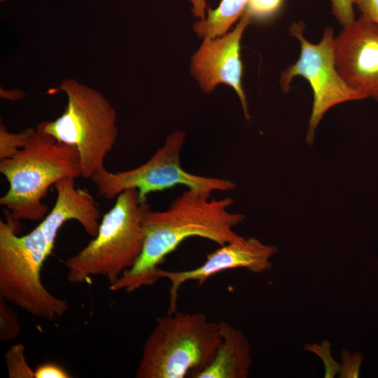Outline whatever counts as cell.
Listing matches in <instances>:
<instances>
[{"label": "cell", "mask_w": 378, "mask_h": 378, "mask_svg": "<svg viewBox=\"0 0 378 378\" xmlns=\"http://www.w3.org/2000/svg\"><path fill=\"white\" fill-rule=\"evenodd\" d=\"M210 198L188 189L165 210L148 209L142 219V251L135 263L109 289L132 293L154 285L160 279V265L188 238L202 237L220 246L242 239L233 228L246 216L229 211L234 200L228 197Z\"/></svg>", "instance_id": "obj_1"}, {"label": "cell", "mask_w": 378, "mask_h": 378, "mask_svg": "<svg viewBox=\"0 0 378 378\" xmlns=\"http://www.w3.org/2000/svg\"><path fill=\"white\" fill-rule=\"evenodd\" d=\"M0 172L8 183L0 204L17 221L42 220L48 213L42 200L49 188L65 177H81L76 149L36 127L23 148L0 160Z\"/></svg>", "instance_id": "obj_2"}, {"label": "cell", "mask_w": 378, "mask_h": 378, "mask_svg": "<svg viewBox=\"0 0 378 378\" xmlns=\"http://www.w3.org/2000/svg\"><path fill=\"white\" fill-rule=\"evenodd\" d=\"M220 340L219 323L204 313L176 311L158 317L144 344L136 377H194L210 364Z\"/></svg>", "instance_id": "obj_3"}, {"label": "cell", "mask_w": 378, "mask_h": 378, "mask_svg": "<svg viewBox=\"0 0 378 378\" xmlns=\"http://www.w3.org/2000/svg\"><path fill=\"white\" fill-rule=\"evenodd\" d=\"M150 208L147 202L139 201L136 190L120 192L102 217L97 234L64 262L68 281L82 284L91 276H103L110 285L116 282L142 251V219Z\"/></svg>", "instance_id": "obj_4"}, {"label": "cell", "mask_w": 378, "mask_h": 378, "mask_svg": "<svg viewBox=\"0 0 378 378\" xmlns=\"http://www.w3.org/2000/svg\"><path fill=\"white\" fill-rule=\"evenodd\" d=\"M18 221L9 211L0 220V297L41 319L54 321L68 309V302L50 293L41 272L51 255L39 225L19 236Z\"/></svg>", "instance_id": "obj_5"}, {"label": "cell", "mask_w": 378, "mask_h": 378, "mask_svg": "<svg viewBox=\"0 0 378 378\" xmlns=\"http://www.w3.org/2000/svg\"><path fill=\"white\" fill-rule=\"evenodd\" d=\"M67 97L62 114L54 120L41 122L36 128L78 151L81 178L90 179L104 166V159L118 136L117 113L99 92L73 78L57 89Z\"/></svg>", "instance_id": "obj_6"}, {"label": "cell", "mask_w": 378, "mask_h": 378, "mask_svg": "<svg viewBox=\"0 0 378 378\" xmlns=\"http://www.w3.org/2000/svg\"><path fill=\"white\" fill-rule=\"evenodd\" d=\"M185 138L184 132H173L162 146L141 165L115 172L108 171L104 166L90 179L105 199L112 200L125 190L135 189L141 202H147V196L152 192L176 186H184L209 197L214 191L234 190L236 185L229 179L199 176L183 169L180 154Z\"/></svg>", "instance_id": "obj_7"}, {"label": "cell", "mask_w": 378, "mask_h": 378, "mask_svg": "<svg viewBox=\"0 0 378 378\" xmlns=\"http://www.w3.org/2000/svg\"><path fill=\"white\" fill-rule=\"evenodd\" d=\"M302 22L293 23L290 35L300 43L298 61L282 72L279 83L284 92L290 90V83L296 76L304 78L313 91V106L308 124L306 141L314 142L315 131L324 114L339 104L365 97L350 88L340 75L334 55V35L331 27H327L318 43H310L304 36Z\"/></svg>", "instance_id": "obj_8"}, {"label": "cell", "mask_w": 378, "mask_h": 378, "mask_svg": "<svg viewBox=\"0 0 378 378\" xmlns=\"http://www.w3.org/2000/svg\"><path fill=\"white\" fill-rule=\"evenodd\" d=\"M334 55L345 83L378 102V25L360 15L335 37Z\"/></svg>", "instance_id": "obj_9"}, {"label": "cell", "mask_w": 378, "mask_h": 378, "mask_svg": "<svg viewBox=\"0 0 378 378\" xmlns=\"http://www.w3.org/2000/svg\"><path fill=\"white\" fill-rule=\"evenodd\" d=\"M278 251L276 246L264 244L256 238H243L220 246L208 254L204 262L196 268L183 271L160 268L159 279H167L170 282L167 314L177 311L178 290L186 281H194L201 286L211 276L232 269L244 268L257 274L266 272L272 267L271 258Z\"/></svg>", "instance_id": "obj_10"}, {"label": "cell", "mask_w": 378, "mask_h": 378, "mask_svg": "<svg viewBox=\"0 0 378 378\" xmlns=\"http://www.w3.org/2000/svg\"><path fill=\"white\" fill-rule=\"evenodd\" d=\"M251 20L250 15L244 12L231 32L214 38H204L191 64L192 75L205 92H211L220 83L227 84L235 90L246 120L250 119V115L241 85L240 41Z\"/></svg>", "instance_id": "obj_11"}, {"label": "cell", "mask_w": 378, "mask_h": 378, "mask_svg": "<svg viewBox=\"0 0 378 378\" xmlns=\"http://www.w3.org/2000/svg\"><path fill=\"white\" fill-rule=\"evenodd\" d=\"M74 177H65L55 185L57 198L52 209L38 225L50 254L57 233L69 220L78 221L90 236L94 237L100 225V210L88 190L77 188Z\"/></svg>", "instance_id": "obj_12"}, {"label": "cell", "mask_w": 378, "mask_h": 378, "mask_svg": "<svg viewBox=\"0 0 378 378\" xmlns=\"http://www.w3.org/2000/svg\"><path fill=\"white\" fill-rule=\"evenodd\" d=\"M219 323L221 340L210 363L194 378H246L252 363L251 344L240 330Z\"/></svg>", "instance_id": "obj_13"}, {"label": "cell", "mask_w": 378, "mask_h": 378, "mask_svg": "<svg viewBox=\"0 0 378 378\" xmlns=\"http://www.w3.org/2000/svg\"><path fill=\"white\" fill-rule=\"evenodd\" d=\"M248 0H222L214 10L207 8V17L193 24L200 38L223 36L231 25L242 16Z\"/></svg>", "instance_id": "obj_14"}, {"label": "cell", "mask_w": 378, "mask_h": 378, "mask_svg": "<svg viewBox=\"0 0 378 378\" xmlns=\"http://www.w3.org/2000/svg\"><path fill=\"white\" fill-rule=\"evenodd\" d=\"M34 128H27L18 133L9 132L0 122V160L12 158L23 148L34 134Z\"/></svg>", "instance_id": "obj_15"}, {"label": "cell", "mask_w": 378, "mask_h": 378, "mask_svg": "<svg viewBox=\"0 0 378 378\" xmlns=\"http://www.w3.org/2000/svg\"><path fill=\"white\" fill-rule=\"evenodd\" d=\"M6 360L10 378H34V370L28 365L24 346L21 344L12 346L6 354Z\"/></svg>", "instance_id": "obj_16"}, {"label": "cell", "mask_w": 378, "mask_h": 378, "mask_svg": "<svg viewBox=\"0 0 378 378\" xmlns=\"http://www.w3.org/2000/svg\"><path fill=\"white\" fill-rule=\"evenodd\" d=\"M21 332L16 314L8 307L7 301L0 297V340L10 342L18 338Z\"/></svg>", "instance_id": "obj_17"}, {"label": "cell", "mask_w": 378, "mask_h": 378, "mask_svg": "<svg viewBox=\"0 0 378 378\" xmlns=\"http://www.w3.org/2000/svg\"><path fill=\"white\" fill-rule=\"evenodd\" d=\"M304 349L315 354L321 359L325 368V378H333L339 374L341 363L337 362L332 356L330 342L325 340L321 344H308L304 346Z\"/></svg>", "instance_id": "obj_18"}, {"label": "cell", "mask_w": 378, "mask_h": 378, "mask_svg": "<svg viewBox=\"0 0 378 378\" xmlns=\"http://www.w3.org/2000/svg\"><path fill=\"white\" fill-rule=\"evenodd\" d=\"M283 2L284 0H248L244 12L251 19L266 20L278 13Z\"/></svg>", "instance_id": "obj_19"}, {"label": "cell", "mask_w": 378, "mask_h": 378, "mask_svg": "<svg viewBox=\"0 0 378 378\" xmlns=\"http://www.w3.org/2000/svg\"><path fill=\"white\" fill-rule=\"evenodd\" d=\"M342 363L339 373L340 378L359 377L362 356L358 353L351 354L346 349L342 351Z\"/></svg>", "instance_id": "obj_20"}, {"label": "cell", "mask_w": 378, "mask_h": 378, "mask_svg": "<svg viewBox=\"0 0 378 378\" xmlns=\"http://www.w3.org/2000/svg\"><path fill=\"white\" fill-rule=\"evenodd\" d=\"M330 1L332 13L343 27L356 20L352 0H330Z\"/></svg>", "instance_id": "obj_21"}, {"label": "cell", "mask_w": 378, "mask_h": 378, "mask_svg": "<svg viewBox=\"0 0 378 378\" xmlns=\"http://www.w3.org/2000/svg\"><path fill=\"white\" fill-rule=\"evenodd\" d=\"M71 375L61 366L53 363L38 365L34 370V378H69Z\"/></svg>", "instance_id": "obj_22"}, {"label": "cell", "mask_w": 378, "mask_h": 378, "mask_svg": "<svg viewBox=\"0 0 378 378\" xmlns=\"http://www.w3.org/2000/svg\"><path fill=\"white\" fill-rule=\"evenodd\" d=\"M361 15L372 23L378 25V0H352Z\"/></svg>", "instance_id": "obj_23"}, {"label": "cell", "mask_w": 378, "mask_h": 378, "mask_svg": "<svg viewBox=\"0 0 378 378\" xmlns=\"http://www.w3.org/2000/svg\"><path fill=\"white\" fill-rule=\"evenodd\" d=\"M192 4V10L195 16L200 20L205 18L206 0H190Z\"/></svg>", "instance_id": "obj_24"}, {"label": "cell", "mask_w": 378, "mask_h": 378, "mask_svg": "<svg viewBox=\"0 0 378 378\" xmlns=\"http://www.w3.org/2000/svg\"><path fill=\"white\" fill-rule=\"evenodd\" d=\"M8 1V0H0L1 2H4V1Z\"/></svg>", "instance_id": "obj_25"}]
</instances>
